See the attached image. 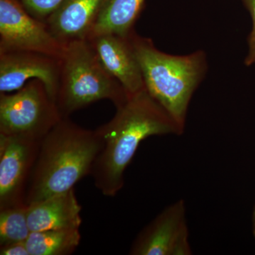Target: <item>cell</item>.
<instances>
[{
    "label": "cell",
    "instance_id": "obj_1",
    "mask_svg": "<svg viewBox=\"0 0 255 255\" xmlns=\"http://www.w3.org/2000/svg\"><path fill=\"white\" fill-rule=\"evenodd\" d=\"M110 122L96 129L102 142L92 166L95 187L113 197L124 185V172L139 145L153 135H181L184 128L146 89L129 94Z\"/></svg>",
    "mask_w": 255,
    "mask_h": 255
},
{
    "label": "cell",
    "instance_id": "obj_2",
    "mask_svg": "<svg viewBox=\"0 0 255 255\" xmlns=\"http://www.w3.org/2000/svg\"><path fill=\"white\" fill-rule=\"evenodd\" d=\"M102 147L95 130H87L68 118L43 137L29 181L25 205L66 192L88 174Z\"/></svg>",
    "mask_w": 255,
    "mask_h": 255
},
{
    "label": "cell",
    "instance_id": "obj_3",
    "mask_svg": "<svg viewBox=\"0 0 255 255\" xmlns=\"http://www.w3.org/2000/svg\"><path fill=\"white\" fill-rule=\"evenodd\" d=\"M128 38L140 64L146 90L185 128L189 103L207 72L206 53L197 50L186 55H170L135 31Z\"/></svg>",
    "mask_w": 255,
    "mask_h": 255
},
{
    "label": "cell",
    "instance_id": "obj_4",
    "mask_svg": "<svg viewBox=\"0 0 255 255\" xmlns=\"http://www.w3.org/2000/svg\"><path fill=\"white\" fill-rule=\"evenodd\" d=\"M128 95L105 70L87 40L67 45L61 58L56 96L63 118L100 100L112 101L118 107Z\"/></svg>",
    "mask_w": 255,
    "mask_h": 255
},
{
    "label": "cell",
    "instance_id": "obj_5",
    "mask_svg": "<svg viewBox=\"0 0 255 255\" xmlns=\"http://www.w3.org/2000/svg\"><path fill=\"white\" fill-rule=\"evenodd\" d=\"M62 119L41 80H30L14 94L0 93V134L41 142Z\"/></svg>",
    "mask_w": 255,
    "mask_h": 255
},
{
    "label": "cell",
    "instance_id": "obj_6",
    "mask_svg": "<svg viewBox=\"0 0 255 255\" xmlns=\"http://www.w3.org/2000/svg\"><path fill=\"white\" fill-rule=\"evenodd\" d=\"M65 47L18 0H0V51L28 50L62 58Z\"/></svg>",
    "mask_w": 255,
    "mask_h": 255
},
{
    "label": "cell",
    "instance_id": "obj_7",
    "mask_svg": "<svg viewBox=\"0 0 255 255\" xmlns=\"http://www.w3.org/2000/svg\"><path fill=\"white\" fill-rule=\"evenodd\" d=\"M132 255H191L185 202L164 208L132 242Z\"/></svg>",
    "mask_w": 255,
    "mask_h": 255
},
{
    "label": "cell",
    "instance_id": "obj_8",
    "mask_svg": "<svg viewBox=\"0 0 255 255\" xmlns=\"http://www.w3.org/2000/svg\"><path fill=\"white\" fill-rule=\"evenodd\" d=\"M41 142L0 134V210L25 205Z\"/></svg>",
    "mask_w": 255,
    "mask_h": 255
},
{
    "label": "cell",
    "instance_id": "obj_9",
    "mask_svg": "<svg viewBox=\"0 0 255 255\" xmlns=\"http://www.w3.org/2000/svg\"><path fill=\"white\" fill-rule=\"evenodd\" d=\"M61 58L28 50L0 51V93H11L31 80L43 82L56 102Z\"/></svg>",
    "mask_w": 255,
    "mask_h": 255
},
{
    "label": "cell",
    "instance_id": "obj_10",
    "mask_svg": "<svg viewBox=\"0 0 255 255\" xmlns=\"http://www.w3.org/2000/svg\"><path fill=\"white\" fill-rule=\"evenodd\" d=\"M87 41L105 70L128 94L145 89L140 64L128 38L114 33H93Z\"/></svg>",
    "mask_w": 255,
    "mask_h": 255
},
{
    "label": "cell",
    "instance_id": "obj_11",
    "mask_svg": "<svg viewBox=\"0 0 255 255\" xmlns=\"http://www.w3.org/2000/svg\"><path fill=\"white\" fill-rule=\"evenodd\" d=\"M106 0H64L47 18L50 32L64 46L91 34Z\"/></svg>",
    "mask_w": 255,
    "mask_h": 255
},
{
    "label": "cell",
    "instance_id": "obj_12",
    "mask_svg": "<svg viewBox=\"0 0 255 255\" xmlns=\"http://www.w3.org/2000/svg\"><path fill=\"white\" fill-rule=\"evenodd\" d=\"M81 210L74 189L30 204L26 208L30 231L80 228Z\"/></svg>",
    "mask_w": 255,
    "mask_h": 255
},
{
    "label": "cell",
    "instance_id": "obj_13",
    "mask_svg": "<svg viewBox=\"0 0 255 255\" xmlns=\"http://www.w3.org/2000/svg\"><path fill=\"white\" fill-rule=\"evenodd\" d=\"M145 2V0H106L91 34L109 33L128 38L135 31L134 26Z\"/></svg>",
    "mask_w": 255,
    "mask_h": 255
},
{
    "label": "cell",
    "instance_id": "obj_14",
    "mask_svg": "<svg viewBox=\"0 0 255 255\" xmlns=\"http://www.w3.org/2000/svg\"><path fill=\"white\" fill-rule=\"evenodd\" d=\"M81 241L79 228L31 232L26 241L30 255L73 254Z\"/></svg>",
    "mask_w": 255,
    "mask_h": 255
},
{
    "label": "cell",
    "instance_id": "obj_15",
    "mask_svg": "<svg viewBox=\"0 0 255 255\" xmlns=\"http://www.w3.org/2000/svg\"><path fill=\"white\" fill-rule=\"evenodd\" d=\"M26 208L21 206L0 210V247L26 243L31 233Z\"/></svg>",
    "mask_w": 255,
    "mask_h": 255
},
{
    "label": "cell",
    "instance_id": "obj_16",
    "mask_svg": "<svg viewBox=\"0 0 255 255\" xmlns=\"http://www.w3.org/2000/svg\"><path fill=\"white\" fill-rule=\"evenodd\" d=\"M35 18L45 21L64 0H18Z\"/></svg>",
    "mask_w": 255,
    "mask_h": 255
},
{
    "label": "cell",
    "instance_id": "obj_17",
    "mask_svg": "<svg viewBox=\"0 0 255 255\" xmlns=\"http://www.w3.org/2000/svg\"><path fill=\"white\" fill-rule=\"evenodd\" d=\"M242 1L249 11L253 21V29L248 36V53L245 59L246 66H251L255 63V0H242Z\"/></svg>",
    "mask_w": 255,
    "mask_h": 255
},
{
    "label": "cell",
    "instance_id": "obj_18",
    "mask_svg": "<svg viewBox=\"0 0 255 255\" xmlns=\"http://www.w3.org/2000/svg\"><path fill=\"white\" fill-rule=\"evenodd\" d=\"M1 255H30L26 243H16L0 247Z\"/></svg>",
    "mask_w": 255,
    "mask_h": 255
},
{
    "label": "cell",
    "instance_id": "obj_19",
    "mask_svg": "<svg viewBox=\"0 0 255 255\" xmlns=\"http://www.w3.org/2000/svg\"><path fill=\"white\" fill-rule=\"evenodd\" d=\"M253 229H254V236L255 238V208L254 211V215H253Z\"/></svg>",
    "mask_w": 255,
    "mask_h": 255
}]
</instances>
